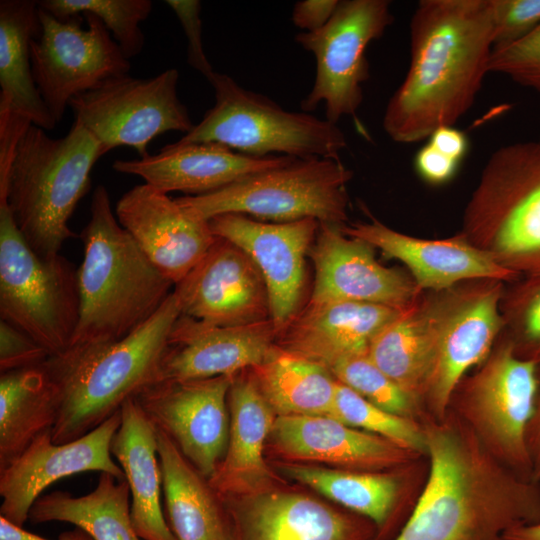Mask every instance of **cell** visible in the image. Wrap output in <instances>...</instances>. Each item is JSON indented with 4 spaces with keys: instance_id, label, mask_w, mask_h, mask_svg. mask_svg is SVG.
I'll return each mask as SVG.
<instances>
[{
    "instance_id": "cell-17",
    "label": "cell",
    "mask_w": 540,
    "mask_h": 540,
    "mask_svg": "<svg viewBox=\"0 0 540 540\" xmlns=\"http://www.w3.org/2000/svg\"><path fill=\"white\" fill-rule=\"evenodd\" d=\"M212 232L244 250L260 270L268 292L270 318L278 333L300 310L305 287V257L319 221L305 218L275 223L227 213L209 220Z\"/></svg>"
},
{
    "instance_id": "cell-26",
    "label": "cell",
    "mask_w": 540,
    "mask_h": 540,
    "mask_svg": "<svg viewBox=\"0 0 540 540\" xmlns=\"http://www.w3.org/2000/svg\"><path fill=\"white\" fill-rule=\"evenodd\" d=\"M292 157H254L218 142L172 143L158 153L133 160H116L115 171L141 177L168 194H208L251 174L282 165Z\"/></svg>"
},
{
    "instance_id": "cell-28",
    "label": "cell",
    "mask_w": 540,
    "mask_h": 540,
    "mask_svg": "<svg viewBox=\"0 0 540 540\" xmlns=\"http://www.w3.org/2000/svg\"><path fill=\"white\" fill-rule=\"evenodd\" d=\"M229 437L226 454L209 480L222 497L245 496L271 487L273 474L264 448L277 417L251 368L232 377L228 391Z\"/></svg>"
},
{
    "instance_id": "cell-37",
    "label": "cell",
    "mask_w": 540,
    "mask_h": 540,
    "mask_svg": "<svg viewBox=\"0 0 540 540\" xmlns=\"http://www.w3.org/2000/svg\"><path fill=\"white\" fill-rule=\"evenodd\" d=\"M334 418L378 435L396 445L426 456L425 436L419 420L384 410L337 381Z\"/></svg>"
},
{
    "instance_id": "cell-41",
    "label": "cell",
    "mask_w": 540,
    "mask_h": 540,
    "mask_svg": "<svg viewBox=\"0 0 540 540\" xmlns=\"http://www.w3.org/2000/svg\"><path fill=\"white\" fill-rule=\"evenodd\" d=\"M494 47L514 43L540 25V0H491Z\"/></svg>"
},
{
    "instance_id": "cell-30",
    "label": "cell",
    "mask_w": 540,
    "mask_h": 540,
    "mask_svg": "<svg viewBox=\"0 0 540 540\" xmlns=\"http://www.w3.org/2000/svg\"><path fill=\"white\" fill-rule=\"evenodd\" d=\"M440 304L441 291H421L368 348L375 365L421 404L435 356Z\"/></svg>"
},
{
    "instance_id": "cell-21",
    "label": "cell",
    "mask_w": 540,
    "mask_h": 540,
    "mask_svg": "<svg viewBox=\"0 0 540 540\" xmlns=\"http://www.w3.org/2000/svg\"><path fill=\"white\" fill-rule=\"evenodd\" d=\"M115 215L174 285L199 263L217 238L209 221L187 213L175 199L146 183L122 195Z\"/></svg>"
},
{
    "instance_id": "cell-9",
    "label": "cell",
    "mask_w": 540,
    "mask_h": 540,
    "mask_svg": "<svg viewBox=\"0 0 540 540\" xmlns=\"http://www.w3.org/2000/svg\"><path fill=\"white\" fill-rule=\"evenodd\" d=\"M79 315L77 268L61 254L35 253L0 203V319L56 356L70 347Z\"/></svg>"
},
{
    "instance_id": "cell-1",
    "label": "cell",
    "mask_w": 540,
    "mask_h": 540,
    "mask_svg": "<svg viewBox=\"0 0 540 540\" xmlns=\"http://www.w3.org/2000/svg\"><path fill=\"white\" fill-rule=\"evenodd\" d=\"M428 472L408 519L392 540H504L540 522V481L494 457L452 411L421 418Z\"/></svg>"
},
{
    "instance_id": "cell-27",
    "label": "cell",
    "mask_w": 540,
    "mask_h": 540,
    "mask_svg": "<svg viewBox=\"0 0 540 540\" xmlns=\"http://www.w3.org/2000/svg\"><path fill=\"white\" fill-rule=\"evenodd\" d=\"M400 310L356 301H308L279 331L275 344L329 369L368 353L371 340Z\"/></svg>"
},
{
    "instance_id": "cell-5",
    "label": "cell",
    "mask_w": 540,
    "mask_h": 540,
    "mask_svg": "<svg viewBox=\"0 0 540 540\" xmlns=\"http://www.w3.org/2000/svg\"><path fill=\"white\" fill-rule=\"evenodd\" d=\"M104 156L98 141L74 122L61 138L31 125L20 139L4 184L6 203L28 245L41 257L60 254L75 234L69 220L90 188L94 164Z\"/></svg>"
},
{
    "instance_id": "cell-47",
    "label": "cell",
    "mask_w": 540,
    "mask_h": 540,
    "mask_svg": "<svg viewBox=\"0 0 540 540\" xmlns=\"http://www.w3.org/2000/svg\"><path fill=\"white\" fill-rule=\"evenodd\" d=\"M0 540H48L39 535L33 534L23 527L15 525L6 518L0 516ZM57 540H93L92 537L75 527L72 530L61 533Z\"/></svg>"
},
{
    "instance_id": "cell-6",
    "label": "cell",
    "mask_w": 540,
    "mask_h": 540,
    "mask_svg": "<svg viewBox=\"0 0 540 540\" xmlns=\"http://www.w3.org/2000/svg\"><path fill=\"white\" fill-rule=\"evenodd\" d=\"M460 233L510 271L540 270V141L505 145L489 157Z\"/></svg>"
},
{
    "instance_id": "cell-12",
    "label": "cell",
    "mask_w": 540,
    "mask_h": 540,
    "mask_svg": "<svg viewBox=\"0 0 540 540\" xmlns=\"http://www.w3.org/2000/svg\"><path fill=\"white\" fill-rule=\"evenodd\" d=\"M388 0L339 1L329 22L314 32H301L295 41L311 52L316 74L301 108L325 106L326 120L336 124L343 116L356 119L363 101L362 84L369 77L366 50L394 20Z\"/></svg>"
},
{
    "instance_id": "cell-13",
    "label": "cell",
    "mask_w": 540,
    "mask_h": 540,
    "mask_svg": "<svg viewBox=\"0 0 540 540\" xmlns=\"http://www.w3.org/2000/svg\"><path fill=\"white\" fill-rule=\"evenodd\" d=\"M39 18L40 34L30 45L32 72L58 123L73 97L111 77L128 74L130 62L93 14L59 19L39 7Z\"/></svg>"
},
{
    "instance_id": "cell-15",
    "label": "cell",
    "mask_w": 540,
    "mask_h": 540,
    "mask_svg": "<svg viewBox=\"0 0 540 540\" xmlns=\"http://www.w3.org/2000/svg\"><path fill=\"white\" fill-rule=\"evenodd\" d=\"M232 377L159 380L133 398L152 425L209 480L227 450Z\"/></svg>"
},
{
    "instance_id": "cell-20",
    "label": "cell",
    "mask_w": 540,
    "mask_h": 540,
    "mask_svg": "<svg viewBox=\"0 0 540 540\" xmlns=\"http://www.w3.org/2000/svg\"><path fill=\"white\" fill-rule=\"evenodd\" d=\"M319 223L309 251L315 269L309 301H356L403 309L421 292L410 274L380 264L367 242Z\"/></svg>"
},
{
    "instance_id": "cell-19",
    "label": "cell",
    "mask_w": 540,
    "mask_h": 540,
    "mask_svg": "<svg viewBox=\"0 0 540 540\" xmlns=\"http://www.w3.org/2000/svg\"><path fill=\"white\" fill-rule=\"evenodd\" d=\"M222 499L234 540L378 539L377 528L368 519L306 494L269 488Z\"/></svg>"
},
{
    "instance_id": "cell-35",
    "label": "cell",
    "mask_w": 540,
    "mask_h": 540,
    "mask_svg": "<svg viewBox=\"0 0 540 540\" xmlns=\"http://www.w3.org/2000/svg\"><path fill=\"white\" fill-rule=\"evenodd\" d=\"M57 415L56 390L41 366L0 373V469L52 430Z\"/></svg>"
},
{
    "instance_id": "cell-24",
    "label": "cell",
    "mask_w": 540,
    "mask_h": 540,
    "mask_svg": "<svg viewBox=\"0 0 540 540\" xmlns=\"http://www.w3.org/2000/svg\"><path fill=\"white\" fill-rule=\"evenodd\" d=\"M268 440L285 460L356 471L397 469L425 457L328 416H277Z\"/></svg>"
},
{
    "instance_id": "cell-16",
    "label": "cell",
    "mask_w": 540,
    "mask_h": 540,
    "mask_svg": "<svg viewBox=\"0 0 540 540\" xmlns=\"http://www.w3.org/2000/svg\"><path fill=\"white\" fill-rule=\"evenodd\" d=\"M120 424L121 409L73 441L54 443L52 430L37 436L20 455L0 469V516L23 527L41 493L54 482L73 474L97 471L125 480L110 450Z\"/></svg>"
},
{
    "instance_id": "cell-3",
    "label": "cell",
    "mask_w": 540,
    "mask_h": 540,
    "mask_svg": "<svg viewBox=\"0 0 540 540\" xmlns=\"http://www.w3.org/2000/svg\"><path fill=\"white\" fill-rule=\"evenodd\" d=\"M80 238L84 248L77 268L80 315L70 347L119 341L159 310L174 284L121 226L103 185L93 191L90 218Z\"/></svg>"
},
{
    "instance_id": "cell-43",
    "label": "cell",
    "mask_w": 540,
    "mask_h": 540,
    "mask_svg": "<svg viewBox=\"0 0 540 540\" xmlns=\"http://www.w3.org/2000/svg\"><path fill=\"white\" fill-rule=\"evenodd\" d=\"M165 3L174 11L187 38V62L209 80L213 70L203 48L201 4L198 0H167Z\"/></svg>"
},
{
    "instance_id": "cell-38",
    "label": "cell",
    "mask_w": 540,
    "mask_h": 540,
    "mask_svg": "<svg viewBox=\"0 0 540 540\" xmlns=\"http://www.w3.org/2000/svg\"><path fill=\"white\" fill-rule=\"evenodd\" d=\"M329 371L337 381L384 410L419 421L426 413L422 404L379 369L368 353L339 360Z\"/></svg>"
},
{
    "instance_id": "cell-2",
    "label": "cell",
    "mask_w": 540,
    "mask_h": 540,
    "mask_svg": "<svg viewBox=\"0 0 540 540\" xmlns=\"http://www.w3.org/2000/svg\"><path fill=\"white\" fill-rule=\"evenodd\" d=\"M494 47L491 0H421L410 22V64L382 125L416 143L472 107Z\"/></svg>"
},
{
    "instance_id": "cell-8",
    "label": "cell",
    "mask_w": 540,
    "mask_h": 540,
    "mask_svg": "<svg viewBox=\"0 0 540 540\" xmlns=\"http://www.w3.org/2000/svg\"><path fill=\"white\" fill-rule=\"evenodd\" d=\"M208 81L215 104L177 143L218 142L254 157L279 153L294 158H339L347 146L337 124L284 110L228 75L215 72Z\"/></svg>"
},
{
    "instance_id": "cell-39",
    "label": "cell",
    "mask_w": 540,
    "mask_h": 540,
    "mask_svg": "<svg viewBox=\"0 0 540 540\" xmlns=\"http://www.w3.org/2000/svg\"><path fill=\"white\" fill-rule=\"evenodd\" d=\"M500 312L501 335L517 355L540 363V279L512 290L504 286Z\"/></svg>"
},
{
    "instance_id": "cell-46",
    "label": "cell",
    "mask_w": 540,
    "mask_h": 540,
    "mask_svg": "<svg viewBox=\"0 0 540 540\" xmlns=\"http://www.w3.org/2000/svg\"><path fill=\"white\" fill-rule=\"evenodd\" d=\"M428 143L461 162L468 151L466 134L454 126H444L436 129L428 138Z\"/></svg>"
},
{
    "instance_id": "cell-14",
    "label": "cell",
    "mask_w": 540,
    "mask_h": 540,
    "mask_svg": "<svg viewBox=\"0 0 540 540\" xmlns=\"http://www.w3.org/2000/svg\"><path fill=\"white\" fill-rule=\"evenodd\" d=\"M505 282L476 279L441 291L433 366L422 404L442 418L458 382L491 352L503 328L500 301Z\"/></svg>"
},
{
    "instance_id": "cell-29",
    "label": "cell",
    "mask_w": 540,
    "mask_h": 540,
    "mask_svg": "<svg viewBox=\"0 0 540 540\" xmlns=\"http://www.w3.org/2000/svg\"><path fill=\"white\" fill-rule=\"evenodd\" d=\"M130 491L133 526L142 540H176L161 504L162 472L157 432L133 398L121 407L110 446Z\"/></svg>"
},
{
    "instance_id": "cell-18",
    "label": "cell",
    "mask_w": 540,
    "mask_h": 540,
    "mask_svg": "<svg viewBox=\"0 0 540 540\" xmlns=\"http://www.w3.org/2000/svg\"><path fill=\"white\" fill-rule=\"evenodd\" d=\"M181 314L217 326H241L270 318L264 278L240 247L217 237L205 256L174 285Z\"/></svg>"
},
{
    "instance_id": "cell-44",
    "label": "cell",
    "mask_w": 540,
    "mask_h": 540,
    "mask_svg": "<svg viewBox=\"0 0 540 540\" xmlns=\"http://www.w3.org/2000/svg\"><path fill=\"white\" fill-rule=\"evenodd\" d=\"M460 163L428 142L416 153L414 159L417 174L431 185H442L450 181Z\"/></svg>"
},
{
    "instance_id": "cell-34",
    "label": "cell",
    "mask_w": 540,
    "mask_h": 540,
    "mask_svg": "<svg viewBox=\"0 0 540 540\" xmlns=\"http://www.w3.org/2000/svg\"><path fill=\"white\" fill-rule=\"evenodd\" d=\"M251 370L277 416L334 418L337 380L323 365L275 344L266 359Z\"/></svg>"
},
{
    "instance_id": "cell-31",
    "label": "cell",
    "mask_w": 540,
    "mask_h": 540,
    "mask_svg": "<svg viewBox=\"0 0 540 540\" xmlns=\"http://www.w3.org/2000/svg\"><path fill=\"white\" fill-rule=\"evenodd\" d=\"M156 432L166 521L176 540H234L222 497L166 434Z\"/></svg>"
},
{
    "instance_id": "cell-4",
    "label": "cell",
    "mask_w": 540,
    "mask_h": 540,
    "mask_svg": "<svg viewBox=\"0 0 540 540\" xmlns=\"http://www.w3.org/2000/svg\"><path fill=\"white\" fill-rule=\"evenodd\" d=\"M181 315L176 296L166 299L140 328L112 343L69 347L40 365L58 399L52 440L61 444L98 427L146 386L158 381L173 324Z\"/></svg>"
},
{
    "instance_id": "cell-7",
    "label": "cell",
    "mask_w": 540,
    "mask_h": 540,
    "mask_svg": "<svg viewBox=\"0 0 540 540\" xmlns=\"http://www.w3.org/2000/svg\"><path fill=\"white\" fill-rule=\"evenodd\" d=\"M352 176L339 158L292 157L217 191L175 200L187 213L205 221L237 213L275 223L313 218L343 226L348 219L346 185Z\"/></svg>"
},
{
    "instance_id": "cell-42",
    "label": "cell",
    "mask_w": 540,
    "mask_h": 540,
    "mask_svg": "<svg viewBox=\"0 0 540 540\" xmlns=\"http://www.w3.org/2000/svg\"><path fill=\"white\" fill-rule=\"evenodd\" d=\"M49 357L33 338L0 319V373L38 367Z\"/></svg>"
},
{
    "instance_id": "cell-40",
    "label": "cell",
    "mask_w": 540,
    "mask_h": 540,
    "mask_svg": "<svg viewBox=\"0 0 540 540\" xmlns=\"http://www.w3.org/2000/svg\"><path fill=\"white\" fill-rule=\"evenodd\" d=\"M488 69L540 93V25L514 43L493 48Z\"/></svg>"
},
{
    "instance_id": "cell-36",
    "label": "cell",
    "mask_w": 540,
    "mask_h": 540,
    "mask_svg": "<svg viewBox=\"0 0 540 540\" xmlns=\"http://www.w3.org/2000/svg\"><path fill=\"white\" fill-rule=\"evenodd\" d=\"M38 5L59 19L85 13L97 16L113 34L128 60L143 49L144 34L140 23L152 10L150 0H41Z\"/></svg>"
},
{
    "instance_id": "cell-33",
    "label": "cell",
    "mask_w": 540,
    "mask_h": 540,
    "mask_svg": "<svg viewBox=\"0 0 540 540\" xmlns=\"http://www.w3.org/2000/svg\"><path fill=\"white\" fill-rule=\"evenodd\" d=\"M28 521L70 523L93 540H142L132 523L128 484L109 473H100L96 487L83 496L65 491L42 495L33 504Z\"/></svg>"
},
{
    "instance_id": "cell-50",
    "label": "cell",
    "mask_w": 540,
    "mask_h": 540,
    "mask_svg": "<svg viewBox=\"0 0 540 540\" xmlns=\"http://www.w3.org/2000/svg\"><path fill=\"white\" fill-rule=\"evenodd\" d=\"M540 141V140H539Z\"/></svg>"
},
{
    "instance_id": "cell-48",
    "label": "cell",
    "mask_w": 540,
    "mask_h": 540,
    "mask_svg": "<svg viewBox=\"0 0 540 540\" xmlns=\"http://www.w3.org/2000/svg\"><path fill=\"white\" fill-rule=\"evenodd\" d=\"M527 445L534 478L540 481V363L538 365V391L534 411L528 427Z\"/></svg>"
},
{
    "instance_id": "cell-25",
    "label": "cell",
    "mask_w": 540,
    "mask_h": 540,
    "mask_svg": "<svg viewBox=\"0 0 540 540\" xmlns=\"http://www.w3.org/2000/svg\"><path fill=\"white\" fill-rule=\"evenodd\" d=\"M423 458L386 471H356L297 463L285 464L281 471L345 510L371 521L377 528L379 539L399 518L405 516L408 519L411 514L428 472V462L422 461Z\"/></svg>"
},
{
    "instance_id": "cell-22",
    "label": "cell",
    "mask_w": 540,
    "mask_h": 540,
    "mask_svg": "<svg viewBox=\"0 0 540 540\" xmlns=\"http://www.w3.org/2000/svg\"><path fill=\"white\" fill-rule=\"evenodd\" d=\"M368 215L370 222L345 224L342 232L379 249L385 258L403 263L420 291H444L476 279L507 283L518 275L500 266L460 232L442 239L419 238L396 231Z\"/></svg>"
},
{
    "instance_id": "cell-32",
    "label": "cell",
    "mask_w": 540,
    "mask_h": 540,
    "mask_svg": "<svg viewBox=\"0 0 540 540\" xmlns=\"http://www.w3.org/2000/svg\"><path fill=\"white\" fill-rule=\"evenodd\" d=\"M41 30L38 1H0V112L52 130L57 124L34 81L30 45Z\"/></svg>"
},
{
    "instance_id": "cell-23",
    "label": "cell",
    "mask_w": 540,
    "mask_h": 540,
    "mask_svg": "<svg viewBox=\"0 0 540 540\" xmlns=\"http://www.w3.org/2000/svg\"><path fill=\"white\" fill-rule=\"evenodd\" d=\"M277 335L271 319L217 326L181 314L170 331L158 381L234 376L262 363Z\"/></svg>"
},
{
    "instance_id": "cell-11",
    "label": "cell",
    "mask_w": 540,
    "mask_h": 540,
    "mask_svg": "<svg viewBox=\"0 0 540 540\" xmlns=\"http://www.w3.org/2000/svg\"><path fill=\"white\" fill-rule=\"evenodd\" d=\"M178 79L174 68L150 78L114 76L73 97L69 107L74 122L98 141L104 155L125 145L143 158L155 137L169 131L187 134L195 125L178 98Z\"/></svg>"
},
{
    "instance_id": "cell-45",
    "label": "cell",
    "mask_w": 540,
    "mask_h": 540,
    "mask_svg": "<svg viewBox=\"0 0 540 540\" xmlns=\"http://www.w3.org/2000/svg\"><path fill=\"white\" fill-rule=\"evenodd\" d=\"M338 4V0L298 1L292 11V22L306 32L317 31L329 22Z\"/></svg>"
},
{
    "instance_id": "cell-49",
    "label": "cell",
    "mask_w": 540,
    "mask_h": 540,
    "mask_svg": "<svg viewBox=\"0 0 540 540\" xmlns=\"http://www.w3.org/2000/svg\"><path fill=\"white\" fill-rule=\"evenodd\" d=\"M504 540H540V522L508 531Z\"/></svg>"
},
{
    "instance_id": "cell-10",
    "label": "cell",
    "mask_w": 540,
    "mask_h": 540,
    "mask_svg": "<svg viewBox=\"0 0 540 540\" xmlns=\"http://www.w3.org/2000/svg\"><path fill=\"white\" fill-rule=\"evenodd\" d=\"M538 365L517 355L500 334L486 359L458 382L448 407L494 457L529 479H535L527 432L538 391Z\"/></svg>"
}]
</instances>
